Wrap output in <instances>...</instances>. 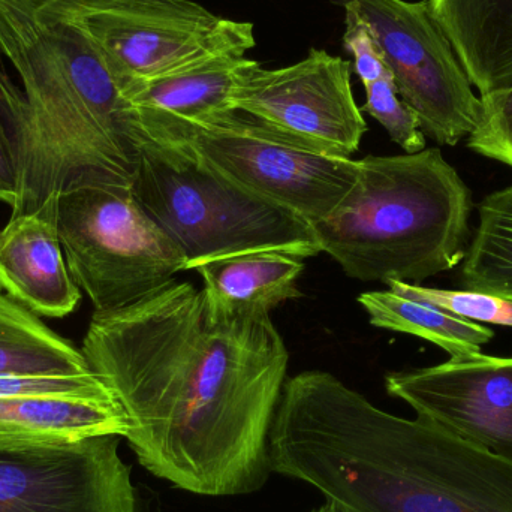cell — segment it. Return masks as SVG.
<instances>
[{"label": "cell", "instance_id": "obj_4", "mask_svg": "<svg viewBox=\"0 0 512 512\" xmlns=\"http://www.w3.org/2000/svg\"><path fill=\"white\" fill-rule=\"evenodd\" d=\"M472 194L439 149L358 159L342 203L313 224L319 248L360 282L420 285L453 270L471 242Z\"/></svg>", "mask_w": 512, "mask_h": 512}, {"label": "cell", "instance_id": "obj_16", "mask_svg": "<svg viewBox=\"0 0 512 512\" xmlns=\"http://www.w3.org/2000/svg\"><path fill=\"white\" fill-rule=\"evenodd\" d=\"M304 268L301 256L267 251L212 259L195 271L203 279L207 309L219 319L270 313L285 301L300 298L297 280Z\"/></svg>", "mask_w": 512, "mask_h": 512}, {"label": "cell", "instance_id": "obj_19", "mask_svg": "<svg viewBox=\"0 0 512 512\" xmlns=\"http://www.w3.org/2000/svg\"><path fill=\"white\" fill-rule=\"evenodd\" d=\"M81 349L51 330L41 316L0 292V376L84 375Z\"/></svg>", "mask_w": 512, "mask_h": 512}, {"label": "cell", "instance_id": "obj_20", "mask_svg": "<svg viewBox=\"0 0 512 512\" xmlns=\"http://www.w3.org/2000/svg\"><path fill=\"white\" fill-rule=\"evenodd\" d=\"M477 230L463 259V289L512 300V185L478 206Z\"/></svg>", "mask_w": 512, "mask_h": 512}, {"label": "cell", "instance_id": "obj_18", "mask_svg": "<svg viewBox=\"0 0 512 512\" xmlns=\"http://www.w3.org/2000/svg\"><path fill=\"white\" fill-rule=\"evenodd\" d=\"M358 303L366 310L373 327L435 343L450 358L477 357L483 354V346L495 339L492 328L391 289L364 292Z\"/></svg>", "mask_w": 512, "mask_h": 512}, {"label": "cell", "instance_id": "obj_6", "mask_svg": "<svg viewBox=\"0 0 512 512\" xmlns=\"http://www.w3.org/2000/svg\"><path fill=\"white\" fill-rule=\"evenodd\" d=\"M69 271L98 313L125 309L185 271L177 243L150 218L132 185L78 186L57 198Z\"/></svg>", "mask_w": 512, "mask_h": 512}, {"label": "cell", "instance_id": "obj_22", "mask_svg": "<svg viewBox=\"0 0 512 512\" xmlns=\"http://www.w3.org/2000/svg\"><path fill=\"white\" fill-rule=\"evenodd\" d=\"M366 102L361 111L381 123L391 140L405 153H418L426 149V135L420 120L411 107L399 98L393 77H384L364 86Z\"/></svg>", "mask_w": 512, "mask_h": 512}, {"label": "cell", "instance_id": "obj_24", "mask_svg": "<svg viewBox=\"0 0 512 512\" xmlns=\"http://www.w3.org/2000/svg\"><path fill=\"white\" fill-rule=\"evenodd\" d=\"M80 396L114 397L110 388L95 375L0 376V397Z\"/></svg>", "mask_w": 512, "mask_h": 512}, {"label": "cell", "instance_id": "obj_11", "mask_svg": "<svg viewBox=\"0 0 512 512\" xmlns=\"http://www.w3.org/2000/svg\"><path fill=\"white\" fill-rule=\"evenodd\" d=\"M119 439L0 448V512H137Z\"/></svg>", "mask_w": 512, "mask_h": 512}, {"label": "cell", "instance_id": "obj_8", "mask_svg": "<svg viewBox=\"0 0 512 512\" xmlns=\"http://www.w3.org/2000/svg\"><path fill=\"white\" fill-rule=\"evenodd\" d=\"M367 24L400 98L421 131L441 146H457L480 122L481 98L472 90L447 33L429 0H333Z\"/></svg>", "mask_w": 512, "mask_h": 512}, {"label": "cell", "instance_id": "obj_1", "mask_svg": "<svg viewBox=\"0 0 512 512\" xmlns=\"http://www.w3.org/2000/svg\"><path fill=\"white\" fill-rule=\"evenodd\" d=\"M125 409L138 462L204 496L256 492L270 475L268 435L289 354L270 313L213 318L192 283L93 312L81 346Z\"/></svg>", "mask_w": 512, "mask_h": 512}, {"label": "cell", "instance_id": "obj_2", "mask_svg": "<svg viewBox=\"0 0 512 512\" xmlns=\"http://www.w3.org/2000/svg\"><path fill=\"white\" fill-rule=\"evenodd\" d=\"M268 459L340 512H512L510 460L388 414L322 370L285 381Z\"/></svg>", "mask_w": 512, "mask_h": 512}, {"label": "cell", "instance_id": "obj_12", "mask_svg": "<svg viewBox=\"0 0 512 512\" xmlns=\"http://www.w3.org/2000/svg\"><path fill=\"white\" fill-rule=\"evenodd\" d=\"M385 388L417 417L512 462V358H450L388 373Z\"/></svg>", "mask_w": 512, "mask_h": 512}, {"label": "cell", "instance_id": "obj_25", "mask_svg": "<svg viewBox=\"0 0 512 512\" xmlns=\"http://www.w3.org/2000/svg\"><path fill=\"white\" fill-rule=\"evenodd\" d=\"M343 45L354 56V69L363 86L393 77L369 27L352 11H345Z\"/></svg>", "mask_w": 512, "mask_h": 512}, {"label": "cell", "instance_id": "obj_26", "mask_svg": "<svg viewBox=\"0 0 512 512\" xmlns=\"http://www.w3.org/2000/svg\"><path fill=\"white\" fill-rule=\"evenodd\" d=\"M18 198V167L14 146L0 108V204L14 207Z\"/></svg>", "mask_w": 512, "mask_h": 512}, {"label": "cell", "instance_id": "obj_5", "mask_svg": "<svg viewBox=\"0 0 512 512\" xmlns=\"http://www.w3.org/2000/svg\"><path fill=\"white\" fill-rule=\"evenodd\" d=\"M132 188L150 218L182 249L185 271L248 252H286L301 258L321 254L313 225L306 219L144 134Z\"/></svg>", "mask_w": 512, "mask_h": 512}, {"label": "cell", "instance_id": "obj_15", "mask_svg": "<svg viewBox=\"0 0 512 512\" xmlns=\"http://www.w3.org/2000/svg\"><path fill=\"white\" fill-rule=\"evenodd\" d=\"M131 421L116 397H0V448L75 444L98 436L126 438Z\"/></svg>", "mask_w": 512, "mask_h": 512}, {"label": "cell", "instance_id": "obj_23", "mask_svg": "<svg viewBox=\"0 0 512 512\" xmlns=\"http://www.w3.org/2000/svg\"><path fill=\"white\" fill-rule=\"evenodd\" d=\"M468 147L512 168V87L481 96L480 122L468 137Z\"/></svg>", "mask_w": 512, "mask_h": 512}, {"label": "cell", "instance_id": "obj_17", "mask_svg": "<svg viewBox=\"0 0 512 512\" xmlns=\"http://www.w3.org/2000/svg\"><path fill=\"white\" fill-rule=\"evenodd\" d=\"M481 96L512 87V0H429Z\"/></svg>", "mask_w": 512, "mask_h": 512}, {"label": "cell", "instance_id": "obj_27", "mask_svg": "<svg viewBox=\"0 0 512 512\" xmlns=\"http://www.w3.org/2000/svg\"><path fill=\"white\" fill-rule=\"evenodd\" d=\"M313 512H340V511L337 510V508L334 507L333 504H330V502H327V504H325L324 507L319 508V510H316Z\"/></svg>", "mask_w": 512, "mask_h": 512}, {"label": "cell", "instance_id": "obj_3", "mask_svg": "<svg viewBox=\"0 0 512 512\" xmlns=\"http://www.w3.org/2000/svg\"><path fill=\"white\" fill-rule=\"evenodd\" d=\"M0 108L18 167L11 215L78 186L132 185L143 134L116 75L77 27L24 0H0Z\"/></svg>", "mask_w": 512, "mask_h": 512}, {"label": "cell", "instance_id": "obj_21", "mask_svg": "<svg viewBox=\"0 0 512 512\" xmlns=\"http://www.w3.org/2000/svg\"><path fill=\"white\" fill-rule=\"evenodd\" d=\"M388 289L405 295L435 304L453 315L478 324L502 325L512 328V300L484 294V292L454 291V289L429 288V286L414 285V283L391 280L387 283Z\"/></svg>", "mask_w": 512, "mask_h": 512}, {"label": "cell", "instance_id": "obj_7", "mask_svg": "<svg viewBox=\"0 0 512 512\" xmlns=\"http://www.w3.org/2000/svg\"><path fill=\"white\" fill-rule=\"evenodd\" d=\"M138 122V120H137ZM141 132L310 224L330 216L357 182L358 161L304 149L242 113L200 122H138Z\"/></svg>", "mask_w": 512, "mask_h": 512}, {"label": "cell", "instance_id": "obj_13", "mask_svg": "<svg viewBox=\"0 0 512 512\" xmlns=\"http://www.w3.org/2000/svg\"><path fill=\"white\" fill-rule=\"evenodd\" d=\"M252 47L254 24L222 18L203 53L129 92L138 122H200L231 113L234 84Z\"/></svg>", "mask_w": 512, "mask_h": 512}, {"label": "cell", "instance_id": "obj_9", "mask_svg": "<svg viewBox=\"0 0 512 512\" xmlns=\"http://www.w3.org/2000/svg\"><path fill=\"white\" fill-rule=\"evenodd\" d=\"M231 105L280 137L337 158L352 159L367 132L351 63L316 48L279 69L249 59L237 75Z\"/></svg>", "mask_w": 512, "mask_h": 512}, {"label": "cell", "instance_id": "obj_10", "mask_svg": "<svg viewBox=\"0 0 512 512\" xmlns=\"http://www.w3.org/2000/svg\"><path fill=\"white\" fill-rule=\"evenodd\" d=\"M77 27L129 92L191 62L222 18L192 0H24Z\"/></svg>", "mask_w": 512, "mask_h": 512}, {"label": "cell", "instance_id": "obj_14", "mask_svg": "<svg viewBox=\"0 0 512 512\" xmlns=\"http://www.w3.org/2000/svg\"><path fill=\"white\" fill-rule=\"evenodd\" d=\"M56 206L11 215L0 230V291L50 319L71 315L81 300L60 242Z\"/></svg>", "mask_w": 512, "mask_h": 512}]
</instances>
